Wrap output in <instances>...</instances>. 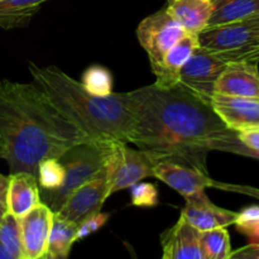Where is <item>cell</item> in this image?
<instances>
[{
	"label": "cell",
	"mask_w": 259,
	"mask_h": 259,
	"mask_svg": "<svg viewBox=\"0 0 259 259\" xmlns=\"http://www.w3.org/2000/svg\"><path fill=\"white\" fill-rule=\"evenodd\" d=\"M55 212L39 202L24 217L19 218L25 259H40L47 253L48 238Z\"/></svg>",
	"instance_id": "8fae6325"
},
{
	"label": "cell",
	"mask_w": 259,
	"mask_h": 259,
	"mask_svg": "<svg viewBox=\"0 0 259 259\" xmlns=\"http://www.w3.org/2000/svg\"><path fill=\"white\" fill-rule=\"evenodd\" d=\"M197 39L200 47L225 63L259 62V32L244 22L206 28Z\"/></svg>",
	"instance_id": "5b68a950"
},
{
	"label": "cell",
	"mask_w": 259,
	"mask_h": 259,
	"mask_svg": "<svg viewBox=\"0 0 259 259\" xmlns=\"http://www.w3.org/2000/svg\"><path fill=\"white\" fill-rule=\"evenodd\" d=\"M154 157V177L168 185L185 199L197 192L205 191L207 187H212L214 180L209 176L207 171L199 168L191 162L172 157Z\"/></svg>",
	"instance_id": "30bf717a"
},
{
	"label": "cell",
	"mask_w": 259,
	"mask_h": 259,
	"mask_svg": "<svg viewBox=\"0 0 259 259\" xmlns=\"http://www.w3.org/2000/svg\"><path fill=\"white\" fill-rule=\"evenodd\" d=\"M37 180L43 191L58 189L65 180V167L58 158L43 159L37 167Z\"/></svg>",
	"instance_id": "cb8c5ba5"
},
{
	"label": "cell",
	"mask_w": 259,
	"mask_h": 259,
	"mask_svg": "<svg viewBox=\"0 0 259 259\" xmlns=\"http://www.w3.org/2000/svg\"><path fill=\"white\" fill-rule=\"evenodd\" d=\"M4 154H5L4 144H3L2 139H0V159H4Z\"/></svg>",
	"instance_id": "8d00e7d4"
},
{
	"label": "cell",
	"mask_w": 259,
	"mask_h": 259,
	"mask_svg": "<svg viewBox=\"0 0 259 259\" xmlns=\"http://www.w3.org/2000/svg\"><path fill=\"white\" fill-rule=\"evenodd\" d=\"M239 212L230 211L212 204L205 191L186 197V204L180 217L199 232L228 228L235 224Z\"/></svg>",
	"instance_id": "7c38bea8"
},
{
	"label": "cell",
	"mask_w": 259,
	"mask_h": 259,
	"mask_svg": "<svg viewBox=\"0 0 259 259\" xmlns=\"http://www.w3.org/2000/svg\"><path fill=\"white\" fill-rule=\"evenodd\" d=\"M212 187H219V189L225 190V191H233L238 192V194L248 195V196L255 197L259 200V189L250 186H242V185H228V184H220V182L214 181Z\"/></svg>",
	"instance_id": "f546056e"
},
{
	"label": "cell",
	"mask_w": 259,
	"mask_h": 259,
	"mask_svg": "<svg viewBox=\"0 0 259 259\" xmlns=\"http://www.w3.org/2000/svg\"><path fill=\"white\" fill-rule=\"evenodd\" d=\"M199 46V39L196 34L187 33L177 45H175L168 52L164 55L161 66L154 72L157 80L156 85L159 88L169 89L177 86L180 81V73L182 67L191 57L195 48Z\"/></svg>",
	"instance_id": "ac0fdd59"
},
{
	"label": "cell",
	"mask_w": 259,
	"mask_h": 259,
	"mask_svg": "<svg viewBox=\"0 0 259 259\" xmlns=\"http://www.w3.org/2000/svg\"><path fill=\"white\" fill-rule=\"evenodd\" d=\"M0 259H15L4 247H3L2 243H0Z\"/></svg>",
	"instance_id": "e575fe53"
},
{
	"label": "cell",
	"mask_w": 259,
	"mask_h": 259,
	"mask_svg": "<svg viewBox=\"0 0 259 259\" xmlns=\"http://www.w3.org/2000/svg\"><path fill=\"white\" fill-rule=\"evenodd\" d=\"M8 177V212L19 219L42 202L39 185L37 177L28 172H15Z\"/></svg>",
	"instance_id": "2e32d148"
},
{
	"label": "cell",
	"mask_w": 259,
	"mask_h": 259,
	"mask_svg": "<svg viewBox=\"0 0 259 259\" xmlns=\"http://www.w3.org/2000/svg\"><path fill=\"white\" fill-rule=\"evenodd\" d=\"M237 137L245 147L259 152V129L237 132Z\"/></svg>",
	"instance_id": "4dcf8cb0"
},
{
	"label": "cell",
	"mask_w": 259,
	"mask_h": 259,
	"mask_svg": "<svg viewBox=\"0 0 259 259\" xmlns=\"http://www.w3.org/2000/svg\"><path fill=\"white\" fill-rule=\"evenodd\" d=\"M162 248L163 259H205L200 232L181 217L162 234Z\"/></svg>",
	"instance_id": "9a60e30c"
},
{
	"label": "cell",
	"mask_w": 259,
	"mask_h": 259,
	"mask_svg": "<svg viewBox=\"0 0 259 259\" xmlns=\"http://www.w3.org/2000/svg\"><path fill=\"white\" fill-rule=\"evenodd\" d=\"M209 151H223L230 152V153L242 154V156L252 157V158L259 159V152L245 147L242 142L238 139L237 132L230 131L225 136L214 139L209 143Z\"/></svg>",
	"instance_id": "484cf974"
},
{
	"label": "cell",
	"mask_w": 259,
	"mask_h": 259,
	"mask_svg": "<svg viewBox=\"0 0 259 259\" xmlns=\"http://www.w3.org/2000/svg\"><path fill=\"white\" fill-rule=\"evenodd\" d=\"M40 259H68V257H58V255H53L51 253H46Z\"/></svg>",
	"instance_id": "d590c367"
},
{
	"label": "cell",
	"mask_w": 259,
	"mask_h": 259,
	"mask_svg": "<svg viewBox=\"0 0 259 259\" xmlns=\"http://www.w3.org/2000/svg\"><path fill=\"white\" fill-rule=\"evenodd\" d=\"M229 259H259V243H252L232 252Z\"/></svg>",
	"instance_id": "1f68e13d"
},
{
	"label": "cell",
	"mask_w": 259,
	"mask_h": 259,
	"mask_svg": "<svg viewBox=\"0 0 259 259\" xmlns=\"http://www.w3.org/2000/svg\"><path fill=\"white\" fill-rule=\"evenodd\" d=\"M8 185H9V177L0 174V222L4 219L5 215L8 214Z\"/></svg>",
	"instance_id": "d6a6232c"
},
{
	"label": "cell",
	"mask_w": 259,
	"mask_h": 259,
	"mask_svg": "<svg viewBox=\"0 0 259 259\" xmlns=\"http://www.w3.org/2000/svg\"><path fill=\"white\" fill-rule=\"evenodd\" d=\"M186 34V30L167 12L166 8L144 18L139 23L137 37L148 55L152 72L158 70L164 55Z\"/></svg>",
	"instance_id": "8992f818"
},
{
	"label": "cell",
	"mask_w": 259,
	"mask_h": 259,
	"mask_svg": "<svg viewBox=\"0 0 259 259\" xmlns=\"http://www.w3.org/2000/svg\"><path fill=\"white\" fill-rule=\"evenodd\" d=\"M200 242L205 259H229L232 245L227 228L200 232Z\"/></svg>",
	"instance_id": "7402d4cb"
},
{
	"label": "cell",
	"mask_w": 259,
	"mask_h": 259,
	"mask_svg": "<svg viewBox=\"0 0 259 259\" xmlns=\"http://www.w3.org/2000/svg\"><path fill=\"white\" fill-rule=\"evenodd\" d=\"M109 219V214H103V212H96L91 215L88 219L81 222L77 225V232H76V240H81L83 238L89 237L93 233L98 232Z\"/></svg>",
	"instance_id": "f1b7e54d"
},
{
	"label": "cell",
	"mask_w": 259,
	"mask_h": 259,
	"mask_svg": "<svg viewBox=\"0 0 259 259\" xmlns=\"http://www.w3.org/2000/svg\"><path fill=\"white\" fill-rule=\"evenodd\" d=\"M238 230L249 238L259 240V207L252 206L239 212L235 222Z\"/></svg>",
	"instance_id": "4316f807"
},
{
	"label": "cell",
	"mask_w": 259,
	"mask_h": 259,
	"mask_svg": "<svg viewBox=\"0 0 259 259\" xmlns=\"http://www.w3.org/2000/svg\"><path fill=\"white\" fill-rule=\"evenodd\" d=\"M211 106L223 123L234 132L259 129V99L215 94Z\"/></svg>",
	"instance_id": "4fadbf2b"
},
{
	"label": "cell",
	"mask_w": 259,
	"mask_h": 259,
	"mask_svg": "<svg viewBox=\"0 0 259 259\" xmlns=\"http://www.w3.org/2000/svg\"><path fill=\"white\" fill-rule=\"evenodd\" d=\"M110 196L108 179V162L89 181L81 185L56 212L57 217L78 225L91 215L100 212L104 202Z\"/></svg>",
	"instance_id": "9c48e42d"
},
{
	"label": "cell",
	"mask_w": 259,
	"mask_h": 259,
	"mask_svg": "<svg viewBox=\"0 0 259 259\" xmlns=\"http://www.w3.org/2000/svg\"><path fill=\"white\" fill-rule=\"evenodd\" d=\"M133 110L129 143L157 157L191 162L206 171L209 143L229 133L211 104L182 90L156 83L129 93Z\"/></svg>",
	"instance_id": "6da1fadb"
},
{
	"label": "cell",
	"mask_w": 259,
	"mask_h": 259,
	"mask_svg": "<svg viewBox=\"0 0 259 259\" xmlns=\"http://www.w3.org/2000/svg\"><path fill=\"white\" fill-rule=\"evenodd\" d=\"M83 88L93 95L108 96L113 93V77L109 70L103 66H91L83 72Z\"/></svg>",
	"instance_id": "d4e9b609"
},
{
	"label": "cell",
	"mask_w": 259,
	"mask_h": 259,
	"mask_svg": "<svg viewBox=\"0 0 259 259\" xmlns=\"http://www.w3.org/2000/svg\"><path fill=\"white\" fill-rule=\"evenodd\" d=\"M259 14V0H214V13L206 28L243 22Z\"/></svg>",
	"instance_id": "d6986e66"
},
{
	"label": "cell",
	"mask_w": 259,
	"mask_h": 259,
	"mask_svg": "<svg viewBox=\"0 0 259 259\" xmlns=\"http://www.w3.org/2000/svg\"><path fill=\"white\" fill-rule=\"evenodd\" d=\"M116 144L90 141L72 146L61 154L58 161L65 167V180L58 189L52 191L40 190V200L43 204L56 214L75 190L105 166Z\"/></svg>",
	"instance_id": "277c9868"
},
{
	"label": "cell",
	"mask_w": 259,
	"mask_h": 259,
	"mask_svg": "<svg viewBox=\"0 0 259 259\" xmlns=\"http://www.w3.org/2000/svg\"><path fill=\"white\" fill-rule=\"evenodd\" d=\"M0 243L15 259H25L19 219L9 212L0 222Z\"/></svg>",
	"instance_id": "603a6c76"
},
{
	"label": "cell",
	"mask_w": 259,
	"mask_h": 259,
	"mask_svg": "<svg viewBox=\"0 0 259 259\" xmlns=\"http://www.w3.org/2000/svg\"><path fill=\"white\" fill-rule=\"evenodd\" d=\"M132 189V204L136 206H156L158 204V191L152 184H136Z\"/></svg>",
	"instance_id": "83f0119b"
},
{
	"label": "cell",
	"mask_w": 259,
	"mask_h": 259,
	"mask_svg": "<svg viewBox=\"0 0 259 259\" xmlns=\"http://www.w3.org/2000/svg\"><path fill=\"white\" fill-rule=\"evenodd\" d=\"M33 83L91 142L129 144L133 110L129 93L98 96L55 66L28 65Z\"/></svg>",
	"instance_id": "3957f363"
},
{
	"label": "cell",
	"mask_w": 259,
	"mask_h": 259,
	"mask_svg": "<svg viewBox=\"0 0 259 259\" xmlns=\"http://www.w3.org/2000/svg\"><path fill=\"white\" fill-rule=\"evenodd\" d=\"M162 259H163V258H162Z\"/></svg>",
	"instance_id": "74e56055"
},
{
	"label": "cell",
	"mask_w": 259,
	"mask_h": 259,
	"mask_svg": "<svg viewBox=\"0 0 259 259\" xmlns=\"http://www.w3.org/2000/svg\"><path fill=\"white\" fill-rule=\"evenodd\" d=\"M47 0H0V27L14 29L23 27Z\"/></svg>",
	"instance_id": "ffe728a7"
},
{
	"label": "cell",
	"mask_w": 259,
	"mask_h": 259,
	"mask_svg": "<svg viewBox=\"0 0 259 259\" xmlns=\"http://www.w3.org/2000/svg\"><path fill=\"white\" fill-rule=\"evenodd\" d=\"M0 139L10 174L37 177L39 162L90 142L34 83L0 80Z\"/></svg>",
	"instance_id": "7a4b0ae2"
},
{
	"label": "cell",
	"mask_w": 259,
	"mask_h": 259,
	"mask_svg": "<svg viewBox=\"0 0 259 259\" xmlns=\"http://www.w3.org/2000/svg\"><path fill=\"white\" fill-rule=\"evenodd\" d=\"M227 63L197 46L180 73L179 88L204 101L211 103L215 85Z\"/></svg>",
	"instance_id": "ba28073f"
},
{
	"label": "cell",
	"mask_w": 259,
	"mask_h": 259,
	"mask_svg": "<svg viewBox=\"0 0 259 259\" xmlns=\"http://www.w3.org/2000/svg\"><path fill=\"white\" fill-rule=\"evenodd\" d=\"M76 232L77 225L53 215L47 252L58 257H68L71 247L76 242Z\"/></svg>",
	"instance_id": "44dd1931"
},
{
	"label": "cell",
	"mask_w": 259,
	"mask_h": 259,
	"mask_svg": "<svg viewBox=\"0 0 259 259\" xmlns=\"http://www.w3.org/2000/svg\"><path fill=\"white\" fill-rule=\"evenodd\" d=\"M156 157L142 149H132L128 144H116L108 159V179L110 195L131 189L141 180L154 177Z\"/></svg>",
	"instance_id": "52a82bcc"
},
{
	"label": "cell",
	"mask_w": 259,
	"mask_h": 259,
	"mask_svg": "<svg viewBox=\"0 0 259 259\" xmlns=\"http://www.w3.org/2000/svg\"><path fill=\"white\" fill-rule=\"evenodd\" d=\"M243 22H244L247 25H249L250 28H253V29L258 30L259 32V14L254 15V17L248 18V19L243 20Z\"/></svg>",
	"instance_id": "836d02e7"
},
{
	"label": "cell",
	"mask_w": 259,
	"mask_h": 259,
	"mask_svg": "<svg viewBox=\"0 0 259 259\" xmlns=\"http://www.w3.org/2000/svg\"><path fill=\"white\" fill-rule=\"evenodd\" d=\"M215 94L237 98L259 99L257 62L227 63L215 85Z\"/></svg>",
	"instance_id": "5bb4252c"
},
{
	"label": "cell",
	"mask_w": 259,
	"mask_h": 259,
	"mask_svg": "<svg viewBox=\"0 0 259 259\" xmlns=\"http://www.w3.org/2000/svg\"><path fill=\"white\" fill-rule=\"evenodd\" d=\"M166 10L190 34L206 29L214 13V0H167Z\"/></svg>",
	"instance_id": "e0dca14e"
}]
</instances>
